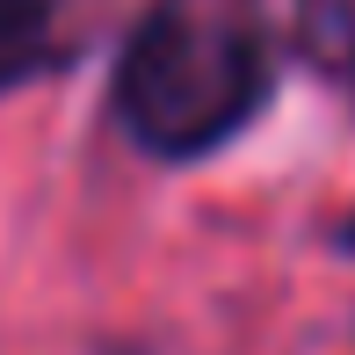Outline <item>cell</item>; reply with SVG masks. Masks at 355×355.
Returning a JSON list of instances; mask_svg holds the SVG:
<instances>
[{
    "label": "cell",
    "mask_w": 355,
    "mask_h": 355,
    "mask_svg": "<svg viewBox=\"0 0 355 355\" xmlns=\"http://www.w3.org/2000/svg\"><path fill=\"white\" fill-rule=\"evenodd\" d=\"M276 94L268 0H153L116 58V131L138 153L189 167L247 131Z\"/></svg>",
    "instance_id": "6da1fadb"
},
{
    "label": "cell",
    "mask_w": 355,
    "mask_h": 355,
    "mask_svg": "<svg viewBox=\"0 0 355 355\" xmlns=\"http://www.w3.org/2000/svg\"><path fill=\"white\" fill-rule=\"evenodd\" d=\"M109 0H0V94L73 73L102 44Z\"/></svg>",
    "instance_id": "7a4b0ae2"
},
{
    "label": "cell",
    "mask_w": 355,
    "mask_h": 355,
    "mask_svg": "<svg viewBox=\"0 0 355 355\" xmlns=\"http://www.w3.org/2000/svg\"><path fill=\"white\" fill-rule=\"evenodd\" d=\"M290 37H297V58L327 80V87L355 94V0H297Z\"/></svg>",
    "instance_id": "3957f363"
}]
</instances>
